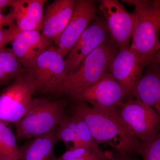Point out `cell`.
Masks as SVG:
<instances>
[{
  "instance_id": "6da1fadb",
  "label": "cell",
  "mask_w": 160,
  "mask_h": 160,
  "mask_svg": "<svg viewBox=\"0 0 160 160\" xmlns=\"http://www.w3.org/2000/svg\"><path fill=\"white\" fill-rule=\"evenodd\" d=\"M134 7L135 23L129 49L143 68L153 62L160 50V11L157 0L123 1Z\"/></svg>"
},
{
  "instance_id": "7a4b0ae2",
  "label": "cell",
  "mask_w": 160,
  "mask_h": 160,
  "mask_svg": "<svg viewBox=\"0 0 160 160\" xmlns=\"http://www.w3.org/2000/svg\"><path fill=\"white\" fill-rule=\"evenodd\" d=\"M73 101L72 114L86 123L98 144L106 143L120 153L131 154L135 152L140 142L123 126L117 113L106 115L96 111L86 102L79 100Z\"/></svg>"
},
{
  "instance_id": "3957f363",
  "label": "cell",
  "mask_w": 160,
  "mask_h": 160,
  "mask_svg": "<svg viewBox=\"0 0 160 160\" xmlns=\"http://www.w3.org/2000/svg\"><path fill=\"white\" fill-rule=\"evenodd\" d=\"M118 51L117 46L110 37L86 56L74 71L68 74L56 94L66 95L72 98L96 83L109 72V65Z\"/></svg>"
},
{
  "instance_id": "277c9868",
  "label": "cell",
  "mask_w": 160,
  "mask_h": 160,
  "mask_svg": "<svg viewBox=\"0 0 160 160\" xmlns=\"http://www.w3.org/2000/svg\"><path fill=\"white\" fill-rule=\"evenodd\" d=\"M69 100L33 98L22 118L14 124L18 141L36 138L56 128L65 117Z\"/></svg>"
},
{
  "instance_id": "5b68a950",
  "label": "cell",
  "mask_w": 160,
  "mask_h": 160,
  "mask_svg": "<svg viewBox=\"0 0 160 160\" xmlns=\"http://www.w3.org/2000/svg\"><path fill=\"white\" fill-rule=\"evenodd\" d=\"M37 90L32 72L25 69L0 93V122L15 124L22 119Z\"/></svg>"
},
{
  "instance_id": "8992f818",
  "label": "cell",
  "mask_w": 160,
  "mask_h": 160,
  "mask_svg": "<svg viewBox=\"0 0 160 160\" xmlns=\"http://www.w3.org/2000/svg\"><path fill=\"white\" fill-rule=\"evenodd\" d=\"M118 117L129 133L140 142L153 138L160 132V117L140 100L124 102L117 112Z\"/></svg>"
},
{
  "instance_id": "52a82bcc",
  "label": "cell",
  "mask_w": 160,
  "mask_h": 160,
  "mask_svg": "<svg viewBox=\"0 0 160 160\" xmlns=\"http://www.w3.org/2000/svg\"><path fill=\"white\" fill-rule=\"evenodd\" d=\"M128 95L109 72L96 83L72 98L89 103L94 110L106 115H113Z\"/></svg>"
},
{
  "instance_id": "ba28073f",
  "label": "cell",
  "mask_w": 160,
  "mask_h": 160,
  "mask_svg": "<svg viewBox=\"0 0 160 160\" xmlns=\"http://www.w3.org/2000/svg\"><path fill=\"white\" fill-rule=\"evenodd\" d=\"M31 71L37 92L44 94H56L68 75L64 58L52 45L40 55Z\"/></svg>"
},
{
  "instance_id": "9c48e42d",
  "label": "cell",
  "mask_w": 160,
  "mask_h": 160,
  "mask_svg": "<svg viewBox=\"0 0 160 160\" xmlns=\"http://www.w3.org/2000/svg\"><path fill=\"white\" fill-rule=\"evenodd\" d=\"M99 3L111 39L119 50L128 49L135 23L134 13L127 11L117 0H102Z\"/></svg>"
},
{
  "instance_id": "30bf717a",
  "label": "cell",
  "mask_w": 160,
  "mask_h": 160,
  "mask_svg": "<svg viewBox=\"0 0 160 160\" xmlns=\"http://www.w3.org/2000/svg\"><path fill=\"white\" fill-rule=\"evenodd\" d=\"M97 17L94 1H76L71 20L62 33L54 42L55 46L63 58L66 57L83 32Z\"/></svg>"
},
{
  "instance_id": "8fae6325",
  "label": "cell",
  "mask_w": 160,
  "mask_h": 160,
  "mask_svg": "<svg viewBox=\"0 0 160 160\" xmlns=\"http://www.w3.org/2000/svg\"><path fill=\"white\" fill-rule=\"evenodd\" d=\"M109 38L104 18L97 17L83 32L64 59L68 74L74 71L89 53Z\"/></svg>"
},
{
  "instance_id": "7c38bea8",
  "label": "cell",
  "mask_w": 160,
  "mask_h": 160,
  "mask_svg": "<svg viewBox=\"0 0 160 160\" xmlns=\"http://www.w3.org/2000/svg\"><path fill=\"white\" fill-rule=\"evenodd\" d=\"M13 53L25 70L31 71L39 56L52 46V42L40 31L19 32L12 40Z\"/></svg>"
},
{
  "instance_id": "4fadbf2b",
  "label": "cell",
  "mask_w": 160,
  "mask_h": 160,
  "mask_svg": "<svg viewBox=\"0 0 160 160\" xmlns=\"http://www.w3.org/2000/svg\"><path fill=\"white\" fill-rule=\"evenodd\" d=\"M144 69L136 55L129 48L119 50L109 65V72L130 97Z\"/></svg>"
},
{
  "instance_id": "5bb4252c",
  "label": "cell",
  "mask_w": 160,
  "mask_h": 160,
  "mask_svg": "<svg viewBox=\"0 0 160 160\" xmlns=\"http://www.w3.org/2000/svg\"><path fill=\"white\" fill-rule=\"evenodd\" d=\"M75 0H55L46 8L42 34L54 42L67 27L75 7Z\"/></svg>"
},
{
  "instance_id": "9a60e30c",
  "label": "cell",
  "mask_w": 160,
  "mask_h": 160,
  "mask_svg": "<svg viewBox=\"0 0 160 160\" xmlns=\"http://www.w3.org/2000/svg\"><path fill=\"white\" fill-rule=\"evenodd\" d=\"M145 68L130 97L140 100L148 105L160 117V64L153 62Z\"/></svg>"
},
{
  "instance_id": "2e32d148",
  "label": "cell",
  "mask_w": 160,
  "mask_h": 160,
  "mask_svg": "<svg viewBox=\"0 0 160 160\" xmlns=\"http://www.w3.org/2000/svg\"><path fill=\"white\" fill-rule=\"evenodd\" d=\"M57 129L35 138L22 146H19L20 160H49L54 154V149L58 142Z\"/></svg>"
},
{
  "instance_id": "e0dca14e",
  "label": "cell",
  "mask_w": 160,
  "mask_h": 160,
  "mask_svg": "<svg viewBox=\"0 0 160 160\" xmlns=\"http://www.w3.org/2000/svg\"><path fill=\"white\" fill-rule=\"evenodd\" d=\"M25 69L10 48L0 50V86L15 79Z\"/></svg>"
},
{
  "instance_id": "ac0fdd59",
  "label": "cell",
  "mask_w": 160,
  "mask_h": 160,
  "mask_svg": "<svg viewBox=\"0 0 160 160\" xmlns=\"http://www.w3.org/2000/svg\"><path fill=\"white\" fill-rule=\"evenodd\" d=\"M63 121L74 130L84 147L95 150H101L92 137L87 124L82 119L72 114L69 116H65Z\"/></svg>"
},
{
  "instance_id": "d6986e66",
  "label": "cell",
  "mask_w": 160,
  "mask_h": 160,
  "mask_svg": "<svg viewBox=\"0 0 160 160\" xmlns=\"http://www.w3.org/2000/svg\"><path fill=\"white\" fill-rule=\"evenodd\" d=\"M16 136L7 127L6 123L0 122V155L13 159L21 160Z\"/></svg>"
},
{
  "instance_id": "ffe728a7",
  "label": "cell",
  "mask_w": 160,
  "mask_h": 160,
  "mask_svg": "<svg viewBox=\"0 0 160 160\" xmlns=\"http://www.w3.org/2000/svg\"><path fill=\"white\" fill-rule=\"evenodd\" d=\"M135 152L140 154L142 160H160V132L151 139L140 142Z\"/></svg>"
},
{
  "instance_id": "44dd1931",
  "label": "cell",
  "mask_w": 160,
  "mask_h": 160,
  "mask_svg": "<svg viewBox=\"0 0 160 160\" xmlns=\"http://www.w3.org/2000/svg\"><path fill=\"white\" fill-rule=\"evenodd\" d=\"M12 7L16 25L19 31H41L38 25L30 18L24 10L21 0H15Z\"/></svg>"
},
{
  "instance_id": "7402d4cb",
  "label": "cell",
  "mask_w": 160,
  "mask_h": 160,
  "mask_svg": "<svg viewBox=\"0 0 160 160\" xmlns=\"http://www.w3.org/2000/svg\"><path fill=\"white\" fill-rule=\"evenodd\" d=\"M46 0H21L22 6L30 18L38 26L42 29L44 14L43 8Z\"/></svg>"
},
{
  "instance_id": "603a6c76",
  "label": "cell",
  "mask_w": 160,
  "mask_h": 160,
  "mask_svg": "<svg viewBox=\"0 0 160 160\" xmlns=\"http://www.w3.org/2000/svg\"><path fill=\"white\" fill-rule=\"evenodd\" d=\"M57 137L58 141H62L65 144L68 150L70 149V143H71V149L85 147L74 130L69 127L63 120L57 129Z\"/></svg>"
},
{
  "instance_id": "cb8c5ba5",
  "label": "cell",
  "mask_w": 160,
  "mask_h": 160,
  "mask_svg": "<svg viewBox=\"0 0 160 160\" xmlns=\"http://www.w3.org/2000/svg\"><path fill=\"white\" fill-rule=\"evenodd\" d=\"M101 151L102 150H95L87 147H78L68 149L59 157H57L54 154L49 160H73L89 155L95 152Z\"/></svg>"
},
{
  "instance_id": "d4e9b609",
  "label": "cell",
  "mask_w": 160,
  "mask_h": 160,
  "mask_svg": "<svg viewBox=\"0 0 160 160\" xmlns=\"http://www.w3.org/2000/svg\"><path fill=\"white\" fill-rule=\"evenodd\" d=\"M19 32L16 26L0 29V50L12 42Z\"/></svg>"
},
{
  "instance_id": "484cf974",
  "label": "cell",
  "mask_w": 160,
  "mask_h": 160,
  "mask_svg": "<svg viewBox=\"0 0 160 160\" xmlns=\"http://www.w3.org/2000/svg\"><path fill=\"white\" fill-rule=\"evenodd\" d=\"M16 26L14 13L12 10L7 14H3L0 12V29L4 27H13Z\"/></svg>"
},
{
  "instance_id": "4316f807",
  "label": "cell",
  "mask_w": 160,
  "mask_h": 160,
  "mask_svg": "<svg viewBox=\"0 0 160 160\" xmlns=\"http://www.w3.org/2000/svg\"><path fill=\"white\" fill-rule=\"evenodd\" d=\"M111 152L104 153L102 151L95 152L92 154L73 160H109Z\"/></svg>"
},
{
  "instance_id": "83f0119b",
  "label": "cell",
  "mask_w": 160,
  "mask_h": 160,
  "mask_svg": "<svg viewBox=\"0 0 160 160\" xmlns=\"http://www.w3.org/2000/svg\"><path fill=\"white\" fill-rule=\"evenodd\" d=\"M109 160H138L132 157L130 154L122 153L118 152L117 154L110 153Z\"/></svg>"
},
{
  "instance_id": "f1b7e54d",
  "label": "cell",
  "mask_w": 160,
  "mask_h": 160,
  "mask_svg": "<svg viewBox=\"0 0 160 160\" xmlns=\"http://www.w3.org/2000/svg\"><path fill=\"white\" fill-rule=\"evenodd\" d=\"M15 0H0V12H2L9 6H13Z\"/></svg>"
},
{
  "instance_id": "f546056e",
  "label": "cell",
  "mask_w": 160,
  "mask_h": 160,
  "mask_svg": "<svg viewBox=\"0 0 160 160\" xmlns=\"http://www.w3.org/2000/svg\"><path fill=\"white\" fill-rule=\"evenodd\" d=\"M157 2L160 11V0H157ZM154 62H157L160 64V50L159 52L158 53Z\"/></svg>"
},
{
  "instance_id": "4dcf8cb0",
  "label": "cell",
  "mask_w": 160,
  "mask_h": 160,
  "mask_svg": "<svg viewBox=\"0 0 160 160\" xmlns=\"http://www.w3.org/2000/svg\"><path fill=\"white\" fill-rule=\"evenodd\" d=\"M0 160H17L13 159L10 158H6L5 157L2 156L0 155Z\"/></svg>"
}]
</instances>
